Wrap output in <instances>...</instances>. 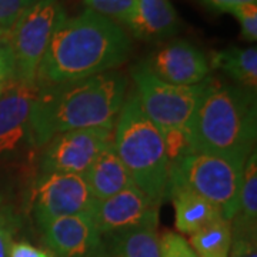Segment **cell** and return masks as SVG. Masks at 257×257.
I'll return each instance as SVG.
<instances>
[{"mask_svg": "<svg viewBox=\"0 0 257 257\" xmlns=\"http://www.w3.org/2000/svg\"><path fill=\"white\" fill-rule=\"evenodd\" d=\"M127 79L104 72L76 82L39 87L30 116V145L45 146L70 130H113L127 97Z\"/></svg>", "mask_w": 257, "mask_h": 257, "instance_id": "obj_1", "label": "cell"}, {"mask_svg": "<svg viewBox=\"0 0 257 257\" xmlns=\"http://www.w3.org/2000/svg\"><path fill=\"white\" fill-rule=\"evenodd\" d=\"M132 42L111 19L90 9L66 18L55 30L37 72L39 87L76 82L114 70L126 62Z\"/></svg>", "mask_w": 257, "mask_h": 257, "instance_id": "obj_2", "label": "cell"}, {"mask_svg": "<svg viewBox=\"0 0 257 257\" xmlns=\"http://www.w3.org/2000/svg\"><path fill=\"white\" fill-rule=\"evenodd\" d=\"M256 135V92L210 79L186 130L189 153H211L246 163L254 152Z\"/></svg>", "mask_w": 257, "mask_h": 257, "instance_id": "obj_3", "label": "cell"}, {"mask_svg": "<svg viewBox=\"0 0 257 257\" xmlns=\"http://www.w3.org/2000/svg\"><path fill=\"white\" fill-rule=\"evenodd\" d=\"M113 146L135 186L160 207L166 199L170 163L165 139L147 117L136 92L126 97L117 116Z\"/></svg>", "mask_w": 257, "mask_h": 257, "instance_id": "obj_4", "label": "cell"}, {"mask_svg": "<svg viewBox=\"0 0 257 257\" xmlns=\"http://www.w3.org/2000/svg\"><path fill=\"white\" fill-rule=\"evenodd\" d=\"M243 169L244 163L229 157L192 152L170 163L167 186H182L202 196L231 221L239 204Z\"/></svg>", "mask_w": 257, "mask_h": 257, "instance_id": "obj_5", "label": "cell"}, {"mask_svg": "<svg viewBox=\"0 0 257 257\" xmlns=\"http://www.w3.org/2000/svg\"><path fill=\"white\" fill-rule=\"evenodd\" d=\"M140 104L162 135L186 133L210 77L194 86H177L157 79L143 62L130 70Z\"/></svg>", "mask_w": 257, "mask_h": 257, "instance_id": "obj_6", "label": "cell"}, {"mask_svg": "<svg viewBox=\"0 0 257 257\" xmlns=\"http://www.w3.org/2000/svg\"><path fill=\"white\" fill-rule=\"evenodd\" d=\"M64 18L60 0H37L19 16L5 37L15 77L36 83L47 46Z\"/></svg>", "mask_w": 257, "mask_h": 257, "instance_id": "obj_7", "label": "cell"}, {"mask_svg": "<svg viewBox=\"0 0 257 257\" xmlns=\"http://www.w3.org/2000/svg\"><path fill=\"white\" fill-rule=\"evenodd\" d=\"M96 199L83 176L40 173L32 194V211L40 230L55 219L87 213L92 214Z\"/></svg>", "mask_w": 257, "mask_h": 257, "instance_id": "obj_8", "label": "cell"}, {"mask_svg": "<svg viewBox=\"0 0 257 257\" xmlns=\"http://www.w3.org/2000/svg\"><path fill=\"white\" fill-rule=\"evenodd\" d=\"M114 128H87L59 133L45 145L40 173L83 176L103 149L113 143Z\"/></svg>", "mask_w": 257, "mask_h": 257, "instance_id": "obj_9", "label": "cell"}, {"mask_svg": "<svg viewBox=\"0 0 257 257\" xmlns=\"http://www.w3.org/2000/svg\"><path fill=\"white\" fill-rule=\"evenodd\" d=\"M39 93L37 83L8 77L0 92V156L30 143V116Z\"/></svg>", "mask_w": 257, "mask_h": 257, "instance_id": "obj_10", "label": "cell"}, {"mask_svg": "<svg viewBox=\"0 0 257 257\" xmlns=\"http://www.w3.org/2000/svg\"><path fill=\"white\" fill-rule=\"evenodd\" d=\"M157 79L177 86H194L209 79V57L186 39H175L143 60Z\"/></svg>", "mask_w": 257, "mask_h": 257, "instance_id": "obj_11", "label": "cell"}, {"mask_svg": "<svg viewBox=\"0 0 257 257\" xmlns=\"http://www.w3.org/2000/svg\"><path fill=\"white\" fill-rule=\"evenodd\" d=\"M159 206L136 186L104 200H96L92 219L101 237L159 220Z\"/></svg>", "mask_w": 257, "mask_h": 257, "instance_id": "obj_12", "label": "cell"}, {"mask_svg": "<svg viewBox=\"0 0 257 257\" xmlns=\"http://www.w3.org/2000/svg\"><path fill=\"white\" fill-rule=\"evenodd\" d=\"M43 240L56 257H101L103 237L92 214L82 213L55 219L42 229Z\"/></svg>", "mask_w": 257, "mask_h": 257, "instance_id": "obj_13", "label": "cell"}, {"mask_svg": "<svg viewBox=\"0 0 257 257\" xmlns=\"http://www.w3.org/2000/svg\"><path fill=\"white\" fill-rule=\"evenodd\" d=\"M128 29L140 40L157 43L175 36L180 20L170 0H138Z\"/></svg>", "mask_w": 257, "mask_h": 257, "instance_id": "obj_14", "label": "cell"}, {"mask_svg": "<svg viewBox=\"0 0 257 257\" xmlns=\"http://www.w3.org/2000/svg\"><path fill=\"white\" fill-rule=\"evenodd\" d=\"M83 177L96 200L109 199L135 186L127 169L117 156L113 143L101 150Z\"/></svg>", "mask_w": 257, "mask_h": 257, "instance_id": "obj_15", "label": "cell"}, {"mask_svg": "<svg viewBox=\"0 0 257 257\" xmlns=\"http://www.w3.org/2000/svg\"><path fill=\"white\" fill-rule=\"evenodd\" d=\"M166 197L172 199L175 206V226L183 234L192 236L211 221L223 217L214 204L182 186L169 184Z\"/></svg>", "mask_w": 257, "mask_h": 257, "instance_id": "obj_16", "label": "cell"}, {"mask_svg": "<svg viewBox=\"0 0 257 257\" xmlns=\"http://www.w3.org/2000/svg\"><path fill=\"white\" fill-rule=\"evenodd\" d=\"M159 220L103 237L101 257H160Z\"/></svg>", "mask_w": 257, "mask_h": 257, "instance_id": "obj_17", "label": "cell"}, {"mask_svg": "<svg viewBox=\"0 0 257 257\" xmlns=\"http://www.w3.org/2000/svg\"><path fill=\"white\" fill-rule=\"evenodd\" d=\"M211 69L221 70L231 77L237 86L256 92L257 87V49L254 46L241 49L230 46L211 52L209 57Z\"/></svg>", "mask_w": 257, "mask_h": 257, "instance_id": "obj_18", "label": "cell"}, {"mask_svg": "<svg viewBox=\"0 0 257 257\" xmlns=\"http://www.w3.org/2000/svg\"><path fill=\"white\" fill-rule=\"evenodd\" d=\"M231 229L257 233V153L247 157L243 169V180L236 214L231 219Z\"/></svg>", "mask_w": 257, "mask_h": 257, "instance_id": "obj_19", "label": "cell"}, {"mask_svg": "<svg viewBox=\"0 0 257 257\" xmlns=\"http://www.w3.org/2000/svg\"><path fill=\"white\" fill-rule=\"evenodd\" d=\"M189 244L197 257H229L231 247V223L217 219L189 237Z\"/></svg>", "mask_w": 257, "mask_h": 257, "instance_id": "obj_20", "label": "cell"}, {"mask_svg": "<svg viewBox=\"0 0 257 257\" xmlns=\"http://www.w3.org/2000/svg\"><path fill=\"white\" fill-rule=\"evenodd\" d=\"M84 3L87 9L111 19L116 23L120 22L127 28L133 22L138 6V0H84Z\"/></svg>", "mask_w": 257, "mask_h": 257, "instance_id": "obj_21", "label": "cell"}, {"mask_svg": "<svg viewBox=\"0 0 257 257\" xmlns=\"http://www.w3.org/2000/svg\"><path fill=\"white\" fill-rule=\"evenodd\" d=\"M239 22L241 36L246 42H256L257 39V6L256 3H246L229 12Z\"/></svg>", "mask_w": 257, "mask_h": 257, "instance_id": "obj_22", "label": "cell"}, {"mask_svg": "<svg viewBox=\"0 0 257 257\" xmlns=\"http://www.w3.org/2000/svg\"><path fill=\"white\" fill-rule=\"evenodd\" d=\"M160 257H197L183 236L166 231L160 237Z\"/></svg>", "mask_w": 257, "mask_h": 257, "instance_id": "obj_23", "label": "cell"}, {"mask_svg": "<svg viewBox=\"0 0 257 257\" xmlns=\"http://www.w3.org/2000/svg\"><path fill=\"white\" fill-rule=\"evenodd\" d=\"M229 257H257V233L231 229Z\"/></svg>", "mask_w": 257, "mask_h": 257, "instance_id": "obj_24", "label": "cell"}, {"mask_svg": "<svg viewBox=\"0 0 257 257\" xmlns=\"http://www.w3.org/2000/svg\"><path fill=\"white\" fill-rule=\"evenodd\" d=\"M37 0H0V30L8 33L18 18Z\"/></svg>", "mask_w": 257, "mask_h": 257, "instance_id": "obj_25", "label": "cell"}, {"mask_svg": "<svg viewBox=\"0 0 257 257\" xmlns=\"http://www.w3.org/2000/svg\"><path fill=\"white\" fill-rule=\"evenodd\" d=\"M9 257H56L50 250L40 248L30 244L28 241H16L12 243Z\"/></svg>", "mask_w": 257, "mask_h": 257, "instance_id": "obj_26", "label": "cell"}, {"mask_svg": "<svg viewBox=\"0 0 257 257\" xmlns=\"http://www.w3.org/2000/svg\"><path fill=\"white\" fill-rule=\"evenodd\" d=\"M12 234H13L12 223L0 200V257H9Z\"/></svg>", "mask_w": 257, "mask_h": 257, "instance_id": "obj_27", "label": "cell"}, {"mask_svg": "<svg viewBox=\"0 0 257 257\" xmlns=\"http://www.w3.org/2000/svg\"><path fill=\"white\" fill-rule=\"evenodd\" d=\"M206 9L216 13H229L230 10L246 3H256L257 0H197Z\"/></svg>", "mask_w": 257, "mask_h": 257, "instance_id": "obj_28", "label": "cell"}, {"mask_svg": "<svg viewBox=\"0 0 257 257\" xmlns=\"http://www.w3.org/2000/svg\"><path fill=\"white\" fill-rule=\"evenodd\" d=\"M6 35L0 37V82L6 80L8 77L13 76V66L9 55V49L6 45Z\"/></svg>", "mask_w": 257, "mask_h": 257, "instance_id": "obj_29", "label": "cell"}, {"mask_svg": "<svg viewBox=\"0 0 257 257\" xmlns=\"http://www.w3.org/2000/svg\"><path fill=\"white\" fill-rule=\"evenodd\" d=\"M5 35H6V33H5V32H2V30H0V37H3V36H5Z\"/></svg>", "mask_w": 257, "mask_h": 257, "instance_id": "obj_30", "label": "cell"}, {"mask_svg": "<svg viewBox=\"0 0 257 257\" xmlns=\"http://www.w3.org/2000/svg\"><path fill=\"white\" fill-rule=\"evenodd\" d=\"M5 82V80H3ZM3 82H0V92H2V86H3Z\"/></svg>", "mask_w": 257, "mask_h": 257, "instance_id": "obj_31", "label": "cell"}]
</instances>
